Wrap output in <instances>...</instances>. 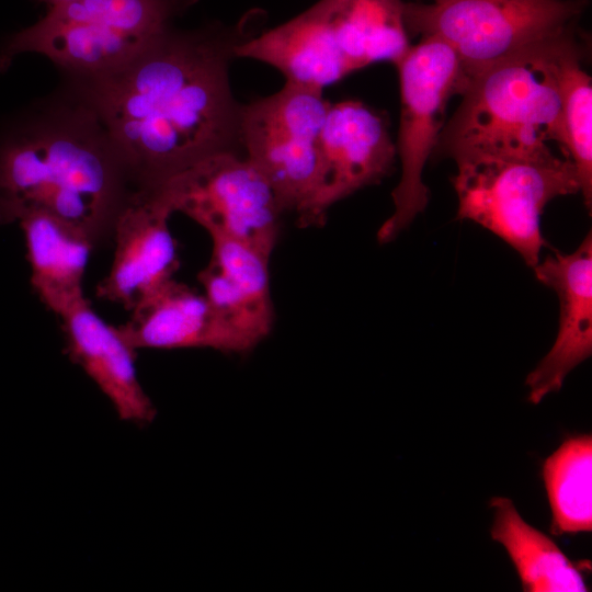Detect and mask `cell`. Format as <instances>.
I'll return each instance as SVG.
<instances>
[{
	"instance_id": "7",
	"label": "cell",
	"mask_w": 592,
	"mask_h": 592,
	"mask_svg": "<svg viewBox=\"0 0 592 592\" xmlns=\"http://www.w3.org/2000/svg\"><path fill=\"white\" fill-rule=\"evenodd\" d=\"M330 102L322 90L285 82L242 106L241 147L273 190L283 212L306 216L320 177L319 136Z\"/></svg>"
},
{
	"instance_id": "5",
	"label": "cell",
	"mask_w": 592,
	"mask_h": 592,
	"mask_svg": "<svg viewBox=\"0 0 592 592\" xmlns=\"http://www.w3.org/2000/svg\"><path fill=\"white\" fill-rule=\"evenodd\" d=\"M587 0H437L405 3L407 31L454 52L459 92L491 66L570 31Z\"/></svg>"
},
{
	"instance_id": "18",
	"label": "cell",
	"mask_w": 592,
	"mask_h": 592,
	"mask_svg": "<svg viewBox=\"0 0 592 592\" xmlns=\"http://www.w3.org/2000/svg\"><path fill=\"white\" fill-rule=\"evenodd\" d=\"M330 25L352 72L376 61L397 65L411 46L401 0H334Z\"/></svg>"
},
{
	"instance_id": "10",
	"label": "cell",
	"mask_w": 592,
	"mask_h": 592,
	"mask_svg": "<svg viewBox=\"0 0 592 592\" xmlns=\"http://www.w3.org/2000/svg\"><path fill=\"white\" fill-rule=\"evenodd\" d=\"M396 155L377 113L360 101L330 103L319 136V185L300 225H321L333 204L378 183L392 170Z\"/></svg>"
},
{
	"instance_id": "9",
	"label": "cell",
	"mask_w": 592,
	"mask_h": 592,
	"mask_svg": "<svg viewBox=\"0 0 592 592\" xmlns=\"http://www.w3.org/2000/svg\"><path fill=\"white\" fill-rule=\"evenodd\" d=\"M209 236L244 242L271 258L284 213L262 174L237 152L213 155L158 187Z\"/></svg>"
},
{
	"instance_id": "17",
	"label": "cell",
	"mask_w": 592,
	"mask_h": 592,
	"mask_svg": "<svg viewBox=\"0 0 592 592\" xmlns=\"http://www.w3.org/2000/svg\"><path fill=\"white\" fill-rule=\"evenodd\" d=\"M491 537L500 543L514 563L524 591L584 592L581 569L545 534L526 523L512 500L494 497Z\"/></svg>"
},
{
	"instance_id": "23",
	"label": "cell",
	"mask_w": 592,
	"mask_h": 592,
	"mask_svg": "<svg viewBox=\"0 0 592 592\" xmlns=\"http://www.w3.org/2000/svg\"><path fill=\"white\" fill-rule=\"evenodd\" d=\"M38 1L46 3L48 7H53V5L65 3L71 0H38Z\"/></svg>"
},
{
	"instance_id": "24",
	"label": "cell",
	"mask_w": 592,
	"mask_h": 592,
	"mask_svg": "<svg viewBox=\"0 0 592 592\" xmlns=\"http://www.w3.org/2000/svg\"><path fill=\"white\" fill-rule=\"evenodd\" d=\"M434 1H437V0H434Z\"/></svg>"
},
{
	"instance_id": "14",
	"label": "cell",
	"mask_w": 592,
	"mask_h": 592,
	"mask_svg": "<svg viewBox=\"0 0 592 592\" xmlns=\"http://www.w3.org/2000/svg\"><path fill=\"white\" fill-rule=\"evenodd\" d=\"M59 318L67 355L109 398L119 420L151 423L157 411L138 380L136 351L117 328L101 319L86 298Z\"/></svg>"
},
{
	"instance_id": "15",
	"label": "cell",
	"mask_w": 592,
	"mask_h": 592,
	"mask_svg": "<svg viewBox=\"0 0 592 592\" xmlns=\"http://www.w3.org/2000/svg\"><path fill=\"white\" fill-rule=\"evenodd\" d=\"M333 0H320L294 19L239 43L235 56L276 68L287 83L323 90L352 73L331 30Z\"/></svg>"
},
{
	"instance_id": "16",
	"label": "cell",
	"mask_w": 592,
	"mask_h": 592,
	"mask_svg": "<svg viewBox=\"0 0 592 592\" xmlns=\"http://www.w3.org/2000/svg\"><path fill=\"white\" fill-rule=\"evenodd\" d=\"M19 223L27 248L31 285L42 303L60 317L84 298L83 276L95 244L81 228L44 212L31 213Z\"/></svg>"
},
{
	"instance_id": "22",
	"label": "cell",
	"mask_w": 592,
	"mask_h": 592,
	"mask_svg": "<svg viewBox=\"0 0 592 592\" xmlns=\"http://www.w3.org/2000/svg\"><path fill=\"white\" fill-rule=\"evenodd\" d=\"M213 242L210 263L255 301L273 306L271 299L270 258L255 248L219 235Z\"/></svg>"
},
{
	"instance_id": "12",
	"label": "cell",
	"mask_w": 592,
	"mask_h": 592,
	"mask_svg": "<svg viewBox=\"0 0 592 592\" xmlns=\"http://www.w3.org/2000/svg\"><path fill=\"white\" fill-rule=\"evenodd\" d=\"M536 278L559 300L554 345L527 375L528 400L537 405L558 391L567 375L592 354V235L571 253L555 252L534 267Z\"/></svg>"
},
{
	"instance_id": "19",
	"label": "cell",
	"mask_w": 592,
	"mask_h": 592,
	"mask_svg": "<svg viewBox=\"0 0 592 592\" xmlns=\"http://www.w3.org/2000/svg\"><path fill=\"white\" fill-rule=\"evenodd\" d=\"M543 479L551 510V533L592 530V436L566 440L544 463Z\"/></svg>"
},
{
	"instance_id": "4",
	"label": "cell",
	"mask_w": 592,
	"mask_h": 592,
	"mask_svg": "<svg viewBox=\"0 0 592 592\" xmlns=\"http://www.w3.org/2000/svg\"><path fill=\"white\" fill-rule=\"evenodd\" d=\"M197 0H71L49 7L0 47V70L24 53L49 58L68 78L115 71L171 27Z\"/></svg>"
},
{
	"instance_id": "20",
	"label": "cell",
	"mask_w": 592,
	"mask_h": 592,
	"mask_svg": "<svg viewBox=\"0 0 592 592\" xmlns=\"http://www.w3.org/2000/svg\"><path fill=\"white\" fill-rule=\"evenodd\" d=\"M560 95L562 151L577 170L585 207L592 202V82L580 65L579 50L570 33L556 50Z\"/></svg>"
},
{
	"instance_id": "8",
	"label": "cell",
	"mask_w": 592,
	"mask_h": 592,
	"mask_svg": "<svg viewBox=\"0 0 592 592\" xmlns=\"http://www.w3.org/2000/svg\"><path fill=\"white\" fill-rule=\"evenodd\" d=\"M396 67L401 104L396 150L401 175L391 193L394 212L377 231L379 243L394 240L426 207L423 170L444 127L445 106L459 92L457 58L439 38L421 37Z\"/></svg>"
},
{
	"instance_id": "6",
	"label": "cell",
	"mask_w": 592,
	"mask_h": 592,
	"mask_svg": "<svg viewBox=\"0 0 592 592\" xmlns=\"http://www.w3.org/2000/svg\"><path fill=\"white\" fill-rule=\"evenodd\" d=\"M457 217L488 229L512 247L532 269L546 240L540 217L558 196L580 192L568 158L474 155L454 159Z\"/></svg>"
},
{
	"instance_id": "11",
	"label": "cell",
	"mask_w": 592,
	"mask_h": 592,
	"mask_svg": "<svg viewBox=\"0 0 592 592\" xmlns=\"http://www.w3.org/2000/svg\"><path fill=\"white\" fill-rule=\"evenodd\" d=\"M174 213L161 192L139 191L118 214L112 237L114 259L95 288L100 299L132 311L173 278L180 266L168 220Z\"/></svg>"
},
{
	"instance_id": "1",
	"label": "cell",
	"mask_w": 592,
	"mask_h": 592,
	"mask_svg": "<svg viewBox=\"0 0 592 592\" xmlns=\"http://www.w3.org/2000/svg\"><path fill=\"white\" fill-rule=\"evenodd\" d=\"M247 22L194 31L171 27L124 67L68 78L98 115L140 191L160 187L203 159L237 152L241 112L231 92L236 46Z\"/></svg>"
},
{
	"instance_id": "2",
	"label": "cell",
	"mask_w": 592,
	"mask_h": 592,
	"mask_svg": "<svg viewBox=\"0 0 592 592\" xmlns=\"http://www.w3.org/2000/svg\"><path fill=\"white\" fill-rule=\"evenodd\" d=\"M137 192L100 118L68 87L0 129V226L44 212L96 246Z\"/></svg>"
},
{
	"instance_id": "13",
	"label": "cell",
	"mask_w": 592,
	"mask_h": 592,
	"mask_svg": "<svg viewBox=\"0 0 592 592\" xmlns=\"http://www.w3.org/2000/svg\"><path fill=\"white\" fill-rule=\"evenodd\" d=\"M125 342L139 349L208 348L244 353L255 344L232 327L203 294L174 278L143 299L116 327Z\"/></svg>"
},
{
	"instance_id": "3",
	"label": "cell",
	"mask_w": 592,
	"mask_h": 592,
	"mask_svg": "<svg viewBox=\"0 0 592 592\" xmlns=\"http://www.w3.org/2000/svg\"><path fill=\"white\" fill-rule=\"evenodd\" d=\"M566 34L524 50L473 78L444 125L434 153L546 158L563 134L556 50Z\"/></svg>"
},
{
	"instance_id": "21",
	"label": "cell",
	"mask_w": 592,
	"mask_h": 592,
	"mask_svg": "<svg viewBox=\"0 0 592 592\" xmlns=\"http://www.w3.org/2000/svg\"><path fill=\"white\" fill-rule=\"evenodd\" d=\"M198 281L218 312L255 345L270 333L273 306L253 300L210 262L198 273Z\"/></svg>"
}]
</instances>
